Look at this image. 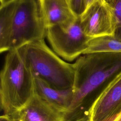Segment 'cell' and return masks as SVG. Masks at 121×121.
Masks as SVG:
<instances>
[{
  "label": "cell",
  "instance_id": "obj_8",
  "mask_svg": "<svg viewBox=\"0 0 121 121\" xmlns=\"http://www.w3.org/2000/svg\"><path fill=\"white\" fill-rule=\"evenodd\" d=\"M5 116L9 121H65L64 113L54 108L35 91L28 102L21 109L10 116Z\"/></svg>",
  "mask_w": 121,
  "mask_h": 121
},
{
  "label": "cell",
  "instance_id": "obj_19",
  "mask_svg": "<svg viewBox=\"0 0 121 121\" xmlns=\"http://www.w3.org/2000/svg\"><path fill=\"white\" fill-rule=\"evenodd\" d=\"M114 121H121V113L118 116L117 118L115 119Z\"/></svg>",
  "mask_w": 121,
  "mask_h": 121
},
{
  "label": "cell",
  "instance_id": "obj_6",
  "mask_svg": "<svg viewBox=\"0 0 121 121\" xmlns=\"http://www.w3.org/2000/svg\"><path fill=\"white\" fill-rule=\"evenodd\" d=\"M121 112V75L110 83L90 106L87 121H114Z\"/></svg>",
  "mask_w": 121,
  "mask_h": 121
},
{
  "label": "cell",
  "instance_id": "obj_14",
  "mask_svg": "<svg viewBox=\"0 0 121 121\" xmlns=\"http://www.w3.org/2000/svg\"><path fill=\"white\" fill-rule=\"evenodd\" d=\"M68 1L75 15L79 17L84 11L83 0H68Z\"/></svg>",
  "mask_w": 121,
  "mask_h": 121
},
{
  "label": "cell",
  "instance_id": "obj_15",
  "mask_svg": "<svg viewBox=\"0 0 121 121\" xmlns=\"http://www.w3.org/2000/svg\"><path fill=\"white\" fill-rule=\"evenodd\" d=\"M99 0H83V6L84 8V12L93 3Z\"/></svg>",
  "mask_w": 121,
  "mask_h": 121
},
{
  "label": "cell",
  "instance_id": "obj_10",
  "mask_svg": "<svg viewBox=\"0 0 121 121\" xmlns=\"http://www.w3.org/2000/svg\"><path fill=\"white\" fill-rule=\"evenodd\" d=\"M34 80L35 92L54 108L64 113L66 116L73 100L72 87L58 89L38 77L34 76Z\"/></svg>",
  "mask_w": 121,
  "mask_h": 121
},
{
  "label": "cell",
  "instance_id": "obj_16",
  "mask_svg": "<svg viewBox=\"0 0 121 121\" xmlns=\"http://www.w3.org/2000/svg\"><path fill=\"white\" fill-rule=\"evenodd\" d=\"M14 0H0V7L4 6L12 1H13Z\"/></svg>",
  "mask_w": 121,
  "mask_h": 121
},
{
  "label": "cell",
  "instance_id": "obj_11",
  "mask_svg": "<svg viewBox=\"0 0 121 121\" xmlns=\"http://www.w3.org/2000/svg\"><path fill=\"white\" fill-rule=\"evenodd\" d=\"M16 0L0 8V52L10 50L13 18Z\"/></svg>",
  "mask_w": 121,
  "mask_h": 121
},
{
  "label": "cell",
  "instance_id": "obj_13",
  "mask_svg": "<svg viewBox=\"0 0 121 121\" xmlns=\"http://www.w3.org/2000/svg\"><path fill=\"white\" fill-rule=\"evenodd\" d=\"M108 3L114 22V31L113 36L121 41V0H111Z\"/></svg>",
  "mask_w": 121,
  "mask_h": 121
},
{
  "label": "cell",
  "instance_id": "obj_12",
  "mask_svg": "<svg viewBox=\"0 0 121 121\" xmlns=\"http://www.w3.org/2000/svg\"><path fill=\"white\" fill-rule=\"evenodd\" d=\"M121 52V41L113 35H105L92 38L83 54L98 52Z\"/></svg>",
  "mask_w": 121,
  "mask_h": 121
},
{
  "label": "cell",
  "instance_id": "obj_4",
  "mask_svg": "<svg viewBox=\"0 0 121 121\" xmlns=\"http://www.w3.org/2000/svg\"><path fill=\"white\" fill-rule=\"evenodd\" d=\"M46 28L43 23L37 0H16L10 50L46 36Z\"/></svg>",
  "mask_w": 121,
  "mask_h": 121
},
{
  "label": "cell",
  "instance_id": "obj_20",
  "mask_svg": "<svg viewBox=\"0 0 121 121\" xmlns=\"http://www.w3.org/2000/svg\"><path fill=\"white\" fill-rule=\"evenodd\" d=\"M106 0V1H107L108 2H109V1H110L111 0Z\"/></svg>",
  "mask_w": 121,
  "mask_h": 121
},
{
  "label": "cell",
  "instance_id": "obj_5",
  "mask_svg": "<svg viewBox=\"0 0 121 121\" xmlns=\"http://www.w3.org/2000/svg\"><path fill=\"white\" fill-rule=\"evenodd\" d=\"M46 37L53 51L68 61L83 54L92 39L85 33L79 17L71 22L48 28Z\"/></svg>",
  "mask_w": 121,
  "mask_h": 121
},
{
  "label": "cell",
  "instance_id": "obj_2",
  "mask_svg": "<svg viewBox=\"0 0 121 121\" xmlns=\"http://www.w3.org/2000/svg\"><path fill=\"white\" fill-rule=\"evenodd\" d=\"M0 80V108L2 115L10 116L24 107L35 92L34 76L21 47L7 52Z\"/></svg>",
  "mask_w": 121,
  "mask_h": 121
},
{
  "label": "cell",
  "instance_id": "obj_1",
  "mask_svg": "<svg viewBox=\"0 0 121 121\" xmlns=\"http://www.w3.org/2000/svg\"><path fill=\"white\" fill-rule=\"evenodd\" d=\"M75 72L73 97L65 121L78 119L87 99L94 100L121 75V52H98L83 54L73 64Z\"/></svg>",
  "mask_w": 121,
  "mask_h": 121
},
{
  "label": "cell",
  "instance_id": "obj_17",
  "mask_svg": "<svg viewBox=\"0 0 121 121\" xmlns=\"http://www.w3.org/2000/svg\"><path fill=\"white\" fill-rule=\"evenodd\" d=\"M0 121H9V119L4 115H2L0 117Z\"/></svg>",
  "mask_w": 121,
  "mask_h": 121
},
{
  "label": "cell",
  "instance_id": "obj_3",
  "mask_svg": "<svg viewBox=\"0 0 121 121\" xmlns=\"http://www.w3.org/2000/svg\"><path fill=\"white\" fill-rule=\"evenodd\" d=\"M21 48L34 76L41 78L58 89L73 87L75 77L73 64L60 59L47 46L44 39Z\"/></svg>",
  "mask_w": 121,
  "mask_h": 121
},
{
  "label": "cell",
  "instance_id": "obj_7",
  "mask_svg": "<svg viewBox=\"0 0 121 121\" xmlns=\"http://www.w3.org/2000/svg\"><path fill=\"white\" fill-rule=\"evenodd\" d=\"M82 28L91 38L113 35L114 26L109 3L99 0L93 3L79 17Z\"/></svg>",
  "mask_w": 121,
  "mask_h": 121
},
{
  "label": "cell",
  "instance_id": "obj_18",
  "mask_svg": "<svg viewBox=\"0 0 121 121\" xmlns=\"http://www.w3.org/2000/svg\"><path fill=\"white\" fill-rule=\"evenodd\" d=\"M74 121H87V117H83Z\"/></svg>",
  "mask_w": 121,
  "mask_h": 121
},
{
  "label": "cell",
  "instance_id": "obj_9",
  "mask_svg": "<svg viewBox=\"0 0 121 121\" xmlns=\"http://www.w3.org/2000/svg\"><path fill=\"white\" fill-rule=\"evenodd\" d=\"M40 16L45 28L63 25L78 17L68 0H37Z\"/></svg>",
  "mask_w": 121,
  "mask_h": 121
}]
</instances>
